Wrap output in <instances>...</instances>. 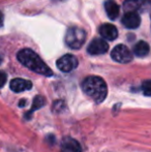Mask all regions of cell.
Masks as SVG:
<instances>
[{
    "mask_svg": "<svg viewBox=\"0 0 151 152\" xmlns=\"http://www.w3.org/2000/svg\"><path fill=\"white\" fill-rule=\"evenodd\" d=\"M6 80H7V76L4 72L0 70V88L4 86V84L6 83Z\"/></svg>",
    "mask_w": 151,
    "mask_h": 152,
    "instance_id": "2e32d148",
    "label": "cell"
},
{
    "mask_svg": "<svg viewBox=\"0 0 151 152\" xmlns=\"http://www.w3.org/2000/svg\"><path fill=\"white\" fill-rule=\"evenodd\" d=\"M3 26V14L0 12V27Z\"/></svg>",
    "mask_w": 151,
    "mask_h": 152,
    "instance_id": "e0dca14e",
    "label": "cell"
},
{
    "mask_svg": "<svg viewBox=\"0 0 151 152\" xmlns=\"http://www.w3.org/2000/svg\"><path fill=\"white\" fill-rule=\"evenodd\" d=\"M25 104H26V100L25 99H22L20 102V107H24L25 106Z\"/></svg>",
    "mask_w": 151,
    "mask_h": 152,
    "instance_id": "ac0fdd59",
    "label": "cell"
},
{
    "mask_svg": "<svg viewBox=\"0 0 151 152\" xmlns=\"http://www.w3.org/2000/svg\"><path fill=\"white\" fill-rule=\"evenodd\" d=\"M46 104V99H44V97H42V96L40 95H37L36 97L34 98V100H33V104H32V108H31V110L28 112V114L26 115V118L29 119L31 116V114H32L34 111L38 110V109L42 108V107Z\"/></svg>",
    "mask_w": 151,
    "mask_h": 152,
    "instance_id": "5bb4252c",
    "label": "cell"
},
{
    "mask_svg": "<svg viewBox=\"0 0 151 152\" xmlns=\"http://www.w3.org/2000/svg\"><path fill=\"white\" fill-rule=\"evenodd\" d=\"M64 40L66 46L71 49H80L86 40V32L79 27H71L67 29Z\"/></svg>",
    "mask_w": 151,
    "mask_h": 152,
    "instance_id": "3957f363",
    "label": "cell"
},
{
    "mask_svg": "<svg viewBox=\"0 0 151 152\" xmlns=\"http://www.w3.org/2000/svg\"><path fill=\"white\" fill-rule=\"evenodd\" d=\"M0 63H1V58H0Z\"/></svg>",
    "mask_w": 151,
    "mask_h": 152,
    "instance_id": "ffe728a7",
    "label": "cell"
},
{
    "mask_svg": "<svg viewBox=\"0 0 151 152\" xmlns=\"http://www.w3.org/2000/svg\"><path fill=\"white\" fill-rule=\"evenodd\" d=\"M111 56L115 61L119 63H128L133 60V54L124 45H118L115 47L111 53Z\"/></svg>",
    "mask_w": 151,
    "mask_h": 152,
    "instance_id": "277c9868",
    "label": "cell"
},
{
    "mask_svg": "<svg viewBox=\"0 0 151 152\" xmlns=\"http://www.w3.org/2000/svg\"><path fill=\"white\" fill-rule=\"evenodd\" d=\"M106 12L111 20H116L119 16V5L114 0H107L105 3Z\"/></svg>",
    "mask_w": 151,
    "mask_h": 152,
    "instance_id": "7c38bea8",
    "label": "cell"
},
{
    "mask_svg": "<svg viewBox=\"0 0 151 152\" xmlns=\"http://www.w3.org/2000/svg\"><path fill=\"white\" fill-rule=\"evenodd\" d=\"M10 89L14 92H23L25 90H29V89L32 88V83L28 80H24V79H14V80L10 81Z\"/></svg>",
    "mask_w": 151,
    "mask_h": 152,
    "instance_id": "9c48e42d",
    "label": "cell"
},
{
    "mask_svg": "<svg viewBox=\"0 0 151 152\" xmlns=\"http://www.w3.org/2000/svg\"><path fill=\"white\" fill-rule=\"evenodd\" d=\"M61 152H82L78 141L71 138H65L61 145Z\"/></svg>",
    "mask_w": 151,
    "mask_h": 152,
    "instance_id": "8fae6325",
    "label": "cell"
},
{
    "mask_svg": "<svg viewBox=\"0 0 151 152\" xmlns=\"http://www.w3.org/2000/svg\"><path fill=\"white\" fill-rule=\"evenodd\" d=\"M82 88L89 97H91L96 102H104L108 93L106 82L96 76H90L84 79L82 83Z\"/></svg>",
    "mask_w": 151,
    "mask_h": 152,
    "instance_id": "7a4b0ae2",
    "label": "cell"
},
{
    "mask_svg": "<svg viewBox=\"0 0 151 152\" xmlns=\"http://www.w3.org/2000/svg\"><path fill=\"white\" fill-rule=\"evenodd\" d=\"M150 48L148 46L147 42H138L136 44V46L133 47V53H135L136 56L138 57H144L149 53Z\"/></svg>",
    "mask_w": 151,
    "mask_h": 152,
    "instance_id": "4fadbf2b",
    "label": "cell"
},
{
    "mask_svg": "<svg viewBox=\"0 0 151 152\" xmlns=\"http://www.w3.org/2000/svg\"><path fill=\"white\" fill-rule=\"evenodd\" d=\"M151 0H126L124 2V10L126 12H137V10H145L149 8Z\"/></svg>",
    "mask_w": 151,
    "mask_h": 152,
    "instance_id": "52a82bcc",
    "label": "cell"
},
{
    "mask_svg": "<svg viewBox=\"0 0 151 152\" xmlns=\"http://www.w3.org/2000/svg\"><path fill=\"white\" fill-rule=\"evenodd\" d=\"M108 50H109V45L101 38H94L87 48V51L90 55L105 54L108 52Z\"/></svg>",
    "mask_w": 151,
    "mask_h": 152,
    "instance_id": "8992f818",
    "label": "cell"
},
{
    "mask_svg": "<svg viewBox=\"0 0 151 152\" xmlns=\"http://www.w3.org/2000/svg\"><path fill=\"white\" fill-rule=\"evenodd\" d=\"M142 91L144 95L151 96V80H147L142 84Z\"/></svg>",
    "mask_w": 151,
    "mask_h": 152,
    "instance_id": "9a60e30c",
    "label": "cell"
},
{
    "mask_svg": "<svg viewBox=\"0 0 151 152\" xmlns=\"http://www.w3.org/2000/svg\"><path fill=\"white\" fill-rule=\"evenodd\" d=\"M122 24L128 29H136L141 24V19L137 12H126L121 20Z\"/></svg>",
    "mask_w": 151,
    "mask_h": 152,
    "instance_id": "ba28073f",
    "label": "cell"
},
{
    "mask_svg": "<svg viewBox=\"0 0 151 152\" xmlns=\"http://www.w3.org/2000/svg\"><path fill=\"white\" fill-rule=\"evenodd\" d=\"M17 57H18V60L23 65L26 66L27 68H29L32 72L46 77L53 76V72L51 70V68L39 58V56L36 53H34L30 49H23V50H21L18 53Z\"/></svg>",
    "mask_w": 151,
    "mask_h": 152,
    "instance_id": "6da1fadb",
    "label": "cell"
},
{
    "mask_svg": "<svg viewBox=\"0 0 151 152\" xmlns=\"http://www.w3.org/2000/svg\"><path fill=\"white\" fill-rule=\"evenodd\" d=\"M55 2H62V1H65V0H53Z\"/></svg>",
    "mask_w": 151,
    "mask_h": 152,
    "instance_id": "d6986e66",
    "label": "cell"
},
{
    "mask_svg": "<svg viewBox=\"0 0 151 152\" xmlns=\"http://www.w3.org/2000/svg\"><path fill=\"white\" fill-rule=\"evenodd\" d=\"M78 64L79 62L77 57H75L74 55L67 54L58 59V61H57V67L63 72H69L75 69L77 66H78Z\"/></svg>",
    "mask_w": 151,
    "mask_h": 152,
    "instance_id": "5b68a950",
    "label": "cell"
},
{
    "mask_svg": "<svg viewBox=\"0 0 151 152\" xmlns=\"http://www.w3.org/2000/svg\"><path fill=\"white\" fill-rule=\"evenodd\" d=\"M99 33L104 38L108 40H114L118 36L117 28L112 24H104L99 28Z\"/></svg>",
    "mask_w": 151,
    "mask_h": 152,
    "instance_id": "30bf717a",
    "label": "cell"
}]
</instances>
